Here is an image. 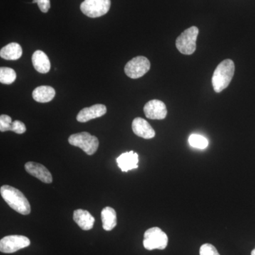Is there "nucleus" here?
<instances>
[{
    "label": "nucleus",
    "instance_id": "obj_4",
    "mask_svg": "<svg viewBox=\"0 0 255 255\" xmlns=\"http://www.w3.org/2000/svg\"><path fill=\"white\" fill-rule=\"evenodd\" d=\"M199 28L191 26L183 32L176 40V47L181 53L191 55L195 52Z\"/></svg>",
    "mask_w": 255,
    "mask_h": 255
},
{
    "label": "nucleus",
    "instance_id": "obj_17",
    "mask_svg": "<svg viewBox=\"0 0 255 255\" xmlns=\"http://www.w3.org/2000/svg\"><path fill=\"white\" fill-rule=\"evenodd\" d=\"M103 228L107 231H111L117 226V213L113 208L107 206L102 210L101 213Z\"/></svg>",
    "mask_w": 255,
    "mask_h": 255
},
{
    "label": "nucleus",
    "instance_id": "obj_18",
    "mask_svg": "<svg viewBox=\"0 0 255 255\" xmlns=\"http://www.w3.org/2000/svg\"><path fill=\"white\" fill-rule=\"evenodd\" d=\"M22 48L17 43H11L3 47L0 50V56L3 59L16 60L22 55Z\"/></svg>",
    "mask_w": 255,
    "mask_h": 255
},
{
    "label": "nucleus",
    "instance_id": "obj_8",
    "mask_svg": "<svg viewBox=\"0 0 255 255\" xmlns=\"http://www.w3.org/2000/svg\"><path fill=\"white\" fill-rule=\"evenodd\" d=\"M31 242L27 237L23 236H8L0 241V251L6 254L16 253L19 250L27 248Z\"/></svg>",
    "mask_w": 255,
    "mask_h": 255
},
{
    "label": "nucleus",
    "instance_id": "obj_10",
    "mask_svg": "<svg viewBox=\"0 0 255 255\" xmlns=\"http://www.w3.org/2000/svg\"><path fill=\"white\" fill-rule=\"evenodd\" d=\"M24 167L28 174L39 179L41 182L46 183V184H50L53 182L51 173L43 164L28 162L25 164Z\"/></svg>",
    "mask_w": 255,
    "mask_h": 255
},
{
    "label": "nucleus",
    "instance_id": "obj_15",
    "mask_svg": "<svg viewBox=\"0 0 255 255\" xmlns=\"http://www.w3.org/2000/svg\"><path fill=\"white\" fill-rule=\"evenodd\" d=\"M32 63L37 72L40 73H48L50 70V63L44 52L36 50L32 55Z\"/></svg>",
    "mask_w": 255,
    "mask_h": 255
},
{
    "label": "nucleus",
    "instance_id": "obj_2",
    "mask_svg": "<svg viewBox=\"0 0 255 255\" xmlns=\"http://www.w3.org/2000/svg\"><path fill=\"white\" fill-rule=\"evenodd\" d=\"M235 73V64L232 60H223L215 70L212 77L214 91L220 93L227 88Z\"/></svg>",
    "mask_w": 255,
    "mask_h": 255
},
{
    "label": "nucleus",
    "instance_id": "obj_6",
    "mask_svg": "<svg viewBox=\"0 0 255 255\" xmlns=\"http://www.w3.org/2000/svg\"><path fill=\"white\" fill-rule=\"evenodd\" d=\"M110 7L111 0H85L80 5L82 12L90 18L104 16Z\"/></svg>",
    "mask_w": 255,
    "mask_h": 255
},
{
    "label": "nucleus",
    "instance_id": "obj_21",
    "mask_svg": "<svg viewBox=\"0 0 255 255\" xmlns=\"http://www.w3.org/2000/svg\"><path fill=\"white\" fill-rule=\"evenodd\" d=\"M12 122L11 117L9 116L5 115V114L1 115V117H0V130H1V132L10 130Z\"/></svg>",
    "mask_w": 255,
    "mask_h": 255
},
{
    "label": "nucleus",
    "instance_id": "obj_11",
    "mask_svg": "<svg viewBox=\"0 0 255 255\" xmlns=\"http://www.w3.org/2000/svg\"><path fill=\"white\" fill-rule=\"evenodd\" d=\"M107 113V107L103 105H95L86 107L80 111L77 116V120L81 123H85L92 119L100 118Z\"/></svg>",
    "mask_w": 255,
    "mask_h": 255
},
{
    "label": "nucleus",
    "instance_id": "obj_5",
    "mask_svg": "<svg viewBox=\"0 0 255 255\" xmlns=\"http://www.w3.org/2000/svg\"><path fill=\"white\" fill-rule=\"evenodd\" d=\"M168 244V237L159 228H150L144 234L143 246L147 251L164 250Z\"/></svg>",
    "mask_w": 255,
    "mask_h": 255
},
{
    "label": "nucleus",
    "instance_id": "obj_9",
    "mask_svg": "<svg viewBox=\"0 0 255 255\" xmlns=\"http://www.w3.org/2000/svg\"><path fill=\"white\" fill-rule=\"evenodd\" d=\"M144 113L147 119L162 120L167 117V110L165 104L162 101H149L144 107Z\"/></svg>",
    "mask_w": 255,
    "mask_h": 255
},
{
    "label": "nucleus",
    "instance_id": "obj_13",
    "mask_svg": "<svg viewBox=\"0 0 255 255\" xmlns=\"http://www.w3.org/2000/svg\"><path fill=\"white\" fill-rule=\"evenodd\" d=\"M138 161V155L133 151L124 152L117 159V162L119 168L124 172L137 168Z\"/></svg>",
    "mask_w": 255,
    "mask_h": 255
},
{
    "label": "nucleus",
    "instance_id": "obj_12",
    "mask_svg": "<svg viewBox=\"0 0 255 255\" xmlns=\"http://www.w3.org/2000/svg\"><path fill=\"white\" fill-rule=\"evenodd\" d=\"M132 129L135 135L142 138L151 139L155 136V131L150 124L140 117L132 121Z\"/></svg>",
    "mask_w": 255,
    "mask_h": 255
},
{
    "label": "nucleus",
    "instance_id": "obj_14",
    "mask_svg": "<svg viewBox=\"0 0 255 255\" xmlns=\"http://www.w3.org/2000/svg\"><path fill=\"white\" fill-rule=\"evenodd\" d=\"M73 220L84 231H90L94 227L95 219L89 211L77 209L73 213Z\"/></svg>",
    "mask_w": 255,
    "mask_h": 255
},
{
    "label": "nucleus",
    "instance_id": "obj_23",
    "mask_svg": "<svg viewBox=\"0 0 255 255\" xmlns=\"http://www.w3.org/2000/svg\"><path fill=\"white\" fill-rule=\"evenodd\" d=\"M11 131L16 132L17 134H22L26 132V128L25 124L20 121L16 120L11 124Z\"/></svg>",
    "mask_w": 255,
    "mask_h": 255
},
{
    "label": "nucleus",
    "instance_id": "obj_22",
    "mask_svg": "<svg viewBox=\"0 0 255 255\" xmlns=\"http://www.w3.org/2000/svg\"><path fill=\"white\" fill-rule=\"evenodd\" d=\"M199 254L200 255H220L216 248L209 243L204 244L201 247Z\"/></svg>",
    "mask_w": 255,
    "mask_h": 255
},
{
    "label": "nucleus",
    "instance_id": "obj_25",
    "mask_svg": "<svg viewBox=\"0 0 255 255\" xmlns=\"http://www.w3.org/2000/svg\"><path fill=\"white\" fill-rule=\"evenodd\" d=\"M251 255H255V249L253 250V251H252Z\"/></svg>",
    "mask_w": 255,
    "mask_h": 255
},
{
    "label": "nucleus",
    "instance_id": "obj_3",
    "mask_svg": "<svg viewBox=\"0 0 255 255\" xmlns=\"http://www.w3.org/2000/svg\"><path fill=\"white\" fill-rule=\"evenodd\" d=\"M70 145L80 147L88 155H92L99 147L98 138L87 132L73 134L68 138Z\"/></svg>",
    "mask_w": 255,
    "mask_h": 255
},
{
    "label": "nucleus",
    "instance_id": "obj_19",
    "mask_svg": "<svg viewBox=\"0 0 255 255\" xmlns=\"http://www.w3.org/2000/svg\"><path fill=\"white\" fill-rule=\"evenodd\" d=\"M189 143L194 148L205 149L209 146V140L206 137L199 134H191L189 137Z\"/></svg>",
    "mask_w": 255,
    "mask_h": 255
},
{
    "label": "nucleus",
    "instance_id": "obj_1",
    "mask_svg": "<svg viewBox=\"0 0 255 255\" xmlns=\"http://www.w3.org/2000/svg\"><path fill=\"white\" fill-rule=\"evenodd\" d=\"M0 194L5 202L18 214L28 215L31 213V206L28 199L18 189L4 185L0 188Z\"/></svg>",
    "mask_w": 255,
    "mask_h": 255
},
{
    "label": "nucleus",
    "instance_id": "obj_24",
    "mask_svg": "<svg viewBox=\"0 0 255 255\" xmlns=\"http://www.w3.org/2000/svg\"><path fill=\"white\" fill-rule=\"evenodd\" d=\"M32 3L38 4L40 10L43 13H47L50 8V0H33Z\"/></svg>",
    "mask_w": 255,
    "mask_h": 255
},
{
    "label": "nucleus",
    "instance_id": "obj_7",
    "mask_svg": "<svg viewBox=\"0 0 255 255\" xmlns=\"http://www.w3.org/2000/svg\"><path fill=\"white\" fill-rule=\"evenodd\" d=\"M150 63L144 56H137L128 62L124 68L126 75L131 79L141 78L150 70Z\"/></svg>",
    "mask_w": 255,
    "mask_h": 255
},
{
    "label": "nucleus",
    "instance_id": "obj_20",
    "mask_svg": "<svg viewBox=\"0 0 255 255\" xmlns=\"http://www.w3.org/2000/svg\"><path fill=\"white\" fill-rule=\"evenodd\" d=\"M16 74L13 69L10 68H0V82L4 85H11L16 80Z\"/></svg>",
    "mask_w": 255,
    "mask_h": 255
},
{
    "label": "nucleus",
    "instance_id": "obj_16",
    "mask_svg": "<svg viewBox=\"0 0 255 255\" xmlns=\"http://www.w3.org/2000/svg\"><path fill=\"white\" fill-rule=\"evenodd\" d=\"M55 95L54 89L50 86H40L33 90V100L40 103H47L53 100Z\"/></svg>",
    "mask_w": 255,
    "mask_h": 255
}]
</instances>
